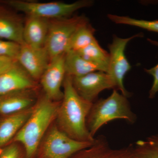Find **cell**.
Listing matches in <instances>:
<instances>
[{"label":"cell","instance_id":"13","mask_svg":"<svg viewBox=\"0 0 158 158\" xmlns=\"http://www.w3.org/2000/svg\"><path fill=\"white\" fill-rule=\"evenodd\" d=\"M49 23L50 20L28 16L23 30L24 43L35 48L44 47L48 35Z\"/></svg>","mask_w":158,"mask_h":158},{"label":"cell","instance_id":"11","mask_svg":"<svg viewBox=\"0 0 158 158\" xmlns=\"http://www.w3.org/2000/svg\"><path fill=\"white\" fill-rule=\"evenodd\" d=\"M35 87V80L17 62L0 75V96L23 90H33Z\"/></svg>","mask_w":158,"mask_h":158},{"label":"cell","instance_id":"5","mask_svg":"<svg viewBox=\"0 0 158 158\" xmlns=\"http://www.w3.org/2000/svg\"><path fill=\"white\" fill-rule=\"evenodd\" d=\"M88 22L84 15L50 20L48 35L44 47L50 60L65 54L68 51L69 44L77 30Z\"/></svg>","mask_w":158,"mask_h":158},{"label":"cell","instance_id":"15","mask_svg":"<svg viewBox=\"0 0 158 158\" xmlns=\"http://www.w3.org/2000/svg\"><path fill=\"white\" fill-rule=\"evenodd\" d=\"M24 23L16 15L0 9V39L24 43L23 30Z\"/></svg>","mask_w":158,"mask_h":158},{"label":"cell","instance_id":"6","mask_svg":"<svg viewBox=\"0 0 158 158\" xmlns=\"http://www.w3.org/2000/svg\"><path fill=\"white\" fill-rule=\"evenodd\" d=\"M94 141H77L67 135L58 127L54 126L49 130L43 142L41 157L70 158L77 152L92 146Z\"/></svg>","mask_w":158,"mask_h":158},{"label":"cell","instance_id":"20","mask_svg":"<svg viewBox=\"0 0 158 158\" xmlns=\"http://www.w3.org/2000/svg\"><path fill=\"white\" fill-rule=\"evenodd\" d=\"M133 148L135 158H158V134L137 141Z\"/></svg>","mask_w":158,"mask_h":158},{"label":"cell","instance_id":"10","mask_svg":"<svg viewBox=\"0 0 158 158\" xmlns=\"http://www.w3.org/2000/svg\"><path fill=\"white\" fill-rule=\"evenodd\" d=\"M16 61L34 80H40L50 58L45 47L35 48L22 44Z\"/></svg>","mask_w":158,"mask_h":158},{"label":"cell","instance_id":"19","mask_svg":"<svg viewBox=\"0 0 158 158\" xmlns=\"http://www.w3.org/2000/svg\"><path fill=\"white\" fill-rule=\"evenodd\" d=\"M95 31L89 22L80 27L71 40L68 51L79 52L90 45L96 40L94 35Z\"/></svg>","mask_w":158,"mask_h":158},{"label":"cell","instance_id":"21","mask_svg":"<svg viewBox=\"0 0 158 158\" xmlns=\"http://www.w3.org/2000/svg\"><path fill=\"white\" fill-rule=\"evenodd\" d=\"M108 17L110 20L115 23L134 26L158 33V20L137 19L128 16H119L112 14H109Z\"/></svg>","mask_w":158,"mask_h":158},{"label":"cell","instance_id":"12","mask_svg":"<svg viewBox=\"0 0 158 158\" xmlns=\"http://www.w3.org/2000/svg\"><path fill=\"white\" fill-rule=\"evenodd\" d=\"M70 158H135L133 146L113 148L103 136L95 138L90 147L77 152Z\"/></svg>","mask_w":158,"mask_h":158},{"label":"cell","instance_id":"17","mask_svg":"<svg viewBox=\"0 0 158 158\" xmlns=\"http://www.w3.org/2000/svg\"><path fill=\"white\" fill-rule=\"evenodd\" d=\"M65 67L66 75L72 77L100 71L97 66L85 60L78 53L71 50L67 51L65 54Z\"/></svg>","mask_w":158,"mask_h":158},{"label":"cell","instance_id":"18","mask_svg":"<svg viewBox=\"0 0 158 158\" xmlns=\"http://www.w3.org/2000/svg\"><path fill=\"white\" fill-rule=\"evenodd\" d=\"M77 52L85 60L97 66L100 71L106 73L108 72L110 53L102 48L97 40L87 47Z\"/></svg>","mask_w":158,"mask_h":158},{"label":"cell","instance_id":"24","mask_svg":"<svg viewBox=\"0 0 158 158\" xmlns=\"http://www.w3.org/2000/svg\"><path fill=\"white\" fill-rule=\"evenodd\" d=\"M0 158H22L19 148L12 144L4 148L0 153Z\"/></svg>","mask_w":158,"mask_h":158},{"label":"cell","instance_id":"22","mask_svg":"<svg viewBox=\"0 0 158 158\" xmlns=\"http://www.w3.org/2000/svg\"><path fill=\"white\" fill-rule=\"evenodd\" d=\"M21 44L14 41L0 39V57H7L16 60Z\"/></svg>","mask_w":158,"mask_h":158},{"label":"cell","instance_id":"23","mask_svg":"<svg viewBox=\"0 0 158 158\" xmlns=\"http://www.w3.org/2000/svg\"><path fill=\"white\" fill-rule=\"evenodd\" d=\"M150 42L155 45H158L157 41L148 39ZM146 73L153 77V82L151 89L149 91V98H153L155 97L156 94L158 92V64L154 67L150 69H144Z\"/></svg>","mask_w":158,"mask_h":158},{"label":"cell","instance_id":"7","mask_svg":"<svg viewBox=\"0 0 158 158\" xmlns=\"http://www.w3.org/2000/svg\"><path fill=\"white\" fill-rule=\"evenodd\" d=\"M141 34L134 35L128 38H122L115 36L113 42L109 45L110 60L109 69L107 73L116 87L121 94L126 97H130L131 94L124 87V77L131 68L125 54V50L128 43L135 37H140Z\"/></svg>","mask_w":158,"mask_h":158},{"label":"cell","instance_id":"25","mask_svg":"<svg viewBox=\"0 0 158 158\" xmlns=\"http://www.w3.org/2000/svg\"><path fill=\"white\" fill-rule=\"evenodd\" d=\"M17 61L7 57H0V75L8 70Z\"/></svg>","mask_w":158,"mask_h":158},{"label":"cell","instance_id":"16","mask_svg":"<svg viewBox=\"0 0 158 158\" xmlns=\"http://www.w3.org/2000/svg\"><path fill=\"white\" fill-rule=\"evenodd\" d=\"M33 107L7 116L0 122V148L7 144L25 123L33 111Z\"/></svg>","mask_w":158,"mask_h":158},{"label":"cell","instance_id":"1","mask_svg":"<svg viewBox=\"0 0 158 158\" xmlns=\"http://www.w3.org/2000/svg\"><path fill=\"white\" fill-rule=\"evenodd\" d=\"M62 102L57 115L58 128L70 138L81 141L94 142L87 127V118L93 103L84 99L77 93L72 77L66 75Z\"/></svg>","mask_w":158,"mask_h":158},{"label":"cell","instance_id":"4","mask_svg":"<svg viewBox=\"0 0 158 158\" xmlns=\"http://www.w3.org/2000/svg\"><path fill=\"white\" fill-rule=\"evenodd\" d=\"M3 3L27 16H34L49 20L71 17L74 12L93 5L91 0H80L72 3L62 2H39L21 0H8Z\"/></svg>","mask_w":158,"mask_h":158},{"label":"cell","instance_id":"3","mask_svg":"<svg viewBox=\"0 0 158 158\" xmlns=\"http://www.w3.org/2000/svg\"><path fill=\"white\" fill-rule=\"evenodd\" d=\"M117 119H124L133 124L137 120V116L132 111L127 98L114 89L106 98H101L93 103L87 118L88 131L94 138L104 125Z\"/></svg>","mask_w":158,"mask_h":158},{"label":"cell","instance_id":"2","mask_svg":"<svg viewBox=\"0 0 158 158\" xmlns=\"http://www.w3.org/2000/svg\"><path fill=\"white\" fill-rule=\"evenodd\" d=\"M59 106L44 95L33 107L31 116L14 138L23 144L25 158H32L37 151L49 127L56 118Z\"/></svg>","mask_w":158,"mask_h":158},{"label":"cell","instance_id":"9","mask_svg":"<svg viewBox=\"0 0 158 158\" xmlns=\"http://www.w3.org/2000/svg\"><path fill=\"white\" fill-rule=\"evenodd\" d=\"M65 76V54L51 59L40 79L45 96L53 101L62 99V86Z\"/></svg>","mask_w":158,"mask_h":158},{"label":"cell","instance_id":"8","mask_svg":"<svg viewBox=\"0 0 158 158\" xmlns=\"http://www.w3.org/2000/svg\"><path fill=\"white\" fill-rule=\"evenodd\" d=\"M77 93L87 101L93 103L99 94L106 89H116L112 79L106 73L94 72L81 77H72Z\"/></svg>","mask_w":158,"mask_h":158},{"label":"cell","instance_id":"14","mask_svg":"<svg viewBox=\"0 0 158 158\" xmlns=\"http://www.w3.org/2000/svg\"><path fill=\"white\" fill-rule=\"evenodd\" d=\"M32 90L0 96V114L8 116L32 107L35 101Z\"/></svg>","mask_w":158,"mask_h":158}]
</instances>
